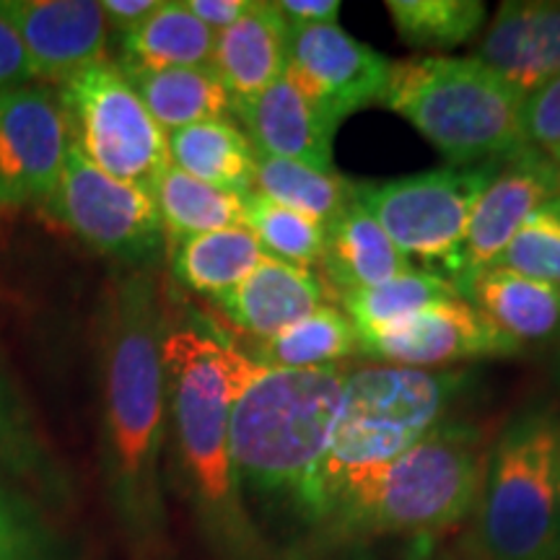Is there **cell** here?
Listing matches in <instances>:
<instances>
[{"label": "cell", "mask_w": 560, "mask_h": 560, "mask_svg": "<svg viewBox=\"0 0 560 560\" xmlns=\"http://www.w3.org/2000/svg\"><path fill=\"white\" fill-rule=\"evenodd\" d=\"M164 330L153 280L145 272L117 278L100 322L104 467L125 524L145 540L164 520L159 482L166 436Z\"/></svg>", "instance_id": "6da1fadb"}, {"label": "cell", "mask_w": 560, "mask_h": 560, "mask_svg": "<svg viewBox=\"0 0 560 560\" xmlns=\"http://www.w3.org/2000/svg\"><path fill=\"white\" fill-rule=\"evenodd\" d=\"M161 361L179 470L195 509L215 540L244 550L252 532L229 452V423L234 402L262 366L195 322L166 327Z\"/></svg>", "instance_id": "7a4b0ae2"}, {"label": "cell", "mask_w": 560, "mask_h": 560, "mask_svg": "<svg viewBox=\"0 0 560 560\" xmlns=\"http://www.w3.org/2000/svg\"><path fill=\"white\" fill-rule=\"evenodd\" d=\"M348 371L265 369L234 402L229 452L240 486L322 514L319 482Z\"/></svg>", "instance_id": "3957f363"}, {"label": "cell", "mask_w": 560, "mask_h": 560, "mask_svg": "<svg viewBox=\"0 0 560 560\" xmlns=\"http://www.w3.org/2000/svg\"><path fill=\"white\" fill-rule=\"evenodd\" d=\"M382 102L452 166L503 161L527 149L524 94L478 58L412 55L392 62Z\"/></svg>", "instance_id": "277c9868"}, {"label": "cell", "mask_w": 560, "mask_h": 560, "mask_svg": "<svg viewBox=\"0 0 560 560\" xmlns=\"http://www.w3.org/2000/svg\"><path fill=\"white\" fill-rule=\"evenodd\" d=\"M462 387L454 371L363 366L348 371L332 444L322 467V514L429 436Z\"/></svg>", "instance_id": "5b68a950"}, {"label": "cell", "mask_w": 560, "mask_h": 560, "mask_svg": "<svg viewBox=\"0 0 560 560\" xmlns=\"http://www.w3.org/2000/svg\"><path fill=\"white\" fill-rule=\"evenodd\" d=\"M488 452L472 425L439 423L382 472L350 490L332 514L374 535H441L478 503Z\"/></svg>", "instance_id": "8992f818"}, {"label": "cell", "mask_w": 560, "mask_h": 560, "mask_svg": "<svg viewBox=\"0 0 560 560\" xmlns=\"http://www.w3.org/2000/svg\"><path fill=\"white\" fill-rule=\"evenodd\" d=\"M488 560H560V412L532 408L490 446L478 495Z\"/></svg>", "instance_id": "52a82bcc"}, {"label": "cell", "mask_w": 560, "mask_h": 560, "mask_svg": "<svg viewBox=\"0 0 560 560\" xmlns=\"http://www.w3.org/2000/svg\"><path fill=\"white\" fill-rule=\"evenodd\" d=\"M499 164L446 166L382 185H355V200L410 262L457 283L472 210Z\"/></svg>", "instance_id": "ba28073f"}, {"label": "cell", "mask_w": 560, "mask_h": 560, "mask_svg": "<svg viewBox=\"0 0 560 560\" xmlns=\"http://www.w3.org/2000/svg\"><path fill=\"white\" fill-rule=\"evenodd\" d=\"M70 143L112 177L151 190L172 164L170 140L117 62L102 60L60 83Z\"/></svg>", "instance_id": "9c48e42d"}, {"label": "cell", "mask_w": 560, "mask_h": 560, "mask_svg": "<svg viewBox=\"0 0 560 560\" xmlns=\"http://www.w3.org/2000/svg\"><path fill=\"white\" fill-rule=\"evenodd\" d=\"M47 206L81 242L117 260H149L164 240L151 190L102 172L73 143Z\"/></svg>", "instance_id": "30bf717a"}, {"label": "cell", "mask_w": 560, "mask_h": 560, "mask_svg": "<svg viewBox=\"0 0 560 560\" xmlns=\"http://www.w3.org/2000/svg\"><path fill=\"white\" fill-rule=\"evenodd\" d=\"M70 149L52 89L24 83L0 91V206L50 200Z\"/></svg>", "instance_id": "8fae6325"}, {"label": "cell", "mask_w": 560, "mask_h": 560, "mask_svg": "<svg viewBox=\"0 0 560 560\" xmlns=\"http://www.w3.org/2000/svg\"><path fill=\"white\" fill-rule=\"evenodd\" d=\"M389 68L392 60L350 37L338 24L291 26L285 75L332 120L342 122L355 109L382 102Z\"/></svg>", "instance_id": "7c38bea8"}, {"label": "cell", "mask_w": 560, "mask_h": 560, "mask_svg": "<svg viewBox=\"0 0 560 560\" xmlns=\"http://www.w3.org/2000/svg\"><path fill=\"white\" fill-rule=\"evenodd\" d=\"M361 350L392 366L429 371L450 363L514 355L520 348L462 296L425 306L384 330L361 335Z\"/></svg>", "instance_id": "4fadbf2b"}, {"label": "cell", "mask_w": 560, "mask_h": 560, "mask_svg": "<svg viewBox=\"0 0 560 560\" xmlns=\"http://www.w3.org/2000/svg\"><path fill=\"white\" fill-rule=\"evenodd\" d=\"M0 16L24 47L30 81L66 83L107 60L109 21L94 0H0Z\"/></svg>", "instance_id": "5bb4252c"}, {"label": "cell", "mask_w": 560, "mask_h": 560, "mask_svg": "<svg viewBox=\"0 0 560 560\" xmlns=\"http://www.w3.org/2000/svg\"><path fill=\"white\" fill-rule=\"evenodd\" d=\"M558 195V166L542 153L527 145L514 156L503 159L472 210L465 249H462L459 278L454 283L457 291L459 283L499 260L522 223Z\"/></svg>", "instance_id": "9a60e30c"}, {"label": "cell", "mask_w": 560, "mask_h": 560, "mask_svg": "<svg viewBox=\"0 0 560 560\" xmlns=\"http://www.w3.org/2000/svg\"><path fill=\"white\" fill-rule=\"evenodd\" d=\"M524 96L560 75V3L509 0L482 34L478 55Z\"/></svg>", "instance_id": "2e32d148"}, {"label": "cell", "mask_w": 560, "mask_h": 560, "mask_svg": "<svg viewBox=\"0 0 560 560\" xmlns=\"http://www.w3.org/2000/svg\"><path fill=\"white\" fill-rule=\"evenodd\" d=\"M257 153L299 161L332 172V136L340 128L289 75L272 83L252 102L234 107Z\"/></svg>", "instance_id": "e0dca14e"}, {"label": "cell", "mask_w": 560, "mask_h": 560, "mask_svg": "<svg viewBox=\"0 0 560 560\" xmlns=\"http://www.w3.org/2000/svg\"><path fill=\"white\" fill-rule=\"evenodd\" d=\"M289 50L291 24L280 13L278 3L252 0L249 11L236 24L215 34L210 68L226 86L236 107L283 79L289 68Z\"/></svg>", "instance_id": "ac0fdd59"}, {"label": "cell", "mask_w": 560, "mask_h": 560, "mask_svg": "<svg viewBox=\"0 0 560 560\" xmlns=\"http://www.w3.org/2000/svg\"><path fill=\"white\" fill-rule=\"evenodd\" d=\"M213 301L242 332L262 342L317 312L325 289L310 268L265 257L236 289Z\"/></svg>", "instance_id": "d6986e66"}, {"label": "cell", "mask_w": 560, "mask_h": 560, "mask_svg": "<svg viewBox=\"0 0 560 560\" xmlns=\"http://www.w3.org/2000/svg\"><path fill=\"white\" fill-rule=\"evenodd\" d=\"M470 304L516 348L560 335V289L503 268H486L459 283Z\"/></svg>", "instance_id": "ffe728a7"}, {"label": "cell", "mask_w": 560, "mask_h": 560, "mask_svg": "<svg viewBox=\"0 0 560 560\" xmlns=\"http://www.w3.org/2000/svg\"><path fill=\"white\" fill-rule=\"evenodd\" d=\"M322 268L335 289L348 293L405 276L416 270V265L395 247L387 231L353 198L338 219L327 223Z\"/></svg>", "instance_id": "44dd1931"}, {"label": "cell", "mask_w": 560, "mask_h": 560, "mask_svg": "<svg viewBox=\"0 0 560 560\" xmlns=\"http://www.w3.org/2000/svg\"><path fill=\"white\" fill-rule=\"evenodd\" d=\"M120 70L166 136L190 125L229 120V112L234 109V102L213 68Z\"/></svg>", "instance_id": "7402d4cb"}, {"label": "cell", "mask_w": 560, "mask_h": 560, "mask_svg": "<svg viewBox=\"0 0 560 560\" xmlns=\"http://www.w3.org/2000/svg\"><path fill=\"white\" fill-rule=\"evenodd\" d=\"M215 32H210L185 0H161L143 24L122 34L120 68L166 70L210 68Z\"/></svg>", "instance_id": "603a6c76"}, {"label": "cell", "mask_w": 560, "mask_h": 560, "mask_svg": "<svg viewBox=\"0 0 560 560\" xmlns=\"http://www.w3.org/2000/svg\"><path fill=\"white\" fill-rule=\"evenodd\" d=\"M170 140L172 164L190 177L219 190L249 195L255 187L257 151L234 122L215 120L174 130Z\"/></svg>", "instance_id": "cb8c5ba5"}, {"label": "cell", "mask_w": 560, "mask_h": 560, "mask_svg": "<svg viewBox=\"0 0 560 560\" xmlns=\"http://www.w3.org/2000/svg\"><path fill=\"white\" fill-rule=\"evenodd\" d=\"M265 249L249 229L234 226L182 240L174 252V276L202 296L219 299L242 283L265 260Z\"/></svg>", "instance_id": "d4e9b609"}, {"label": "cell", "mask_w": 560, "mask_h": 560, "mask_svg": "<svg viewBox=\"0 0 560 560\" xmlns=\"http://www.w3.org/2000/svg\"><path fill=\"white\" fill-rule=\"evenodd\" d=\"M164 234L190 240L210 231L244 226L242 195L219 190L170 164L151 187Z\"/></svg>", "instance_id": "484cf974"}, {"label": "cell", "mask_w": 560, "mask_h": 560, "mask_svg": "<svg viewBox=\"0 0 560 560\" xmlns=\"http://www.w3.org/2000/svg\"><path fill=\"white\" fill-rule=\"evenodd\" d=\"M359 350V332H355L353 322L346 317V312L322 304L310 317L262 340L257 346V355L252 359L265 369L312 371L332 369L335 363L350 359Z\"/></svg>", "instance_id": "4316f807"}, {"label": "cell", "mask_w": 560, "mask_h": 560, "mask_svg": "<svg viewBox=\"0 0 560 560\" xmlns=\"http://www.w3.org/2000/svg\"><path fill=\"white\" fill-rule=\"evenodd\" d=\"M252 192H260L272 202H280L327 226L355 198V185L335 172H319L299 161L257 153Z\"/></svg>", "instance_id": "83f0119b"}, {"label": "cell", "mask_w": 560, "mask_h": 560, "mask_svg": "<svg viewBox=\"0 0 560 560\" xmlns=\"http://www.w3.org/2000/svg\"><path fill=\"white\" fill-rule=\"evenodd\" d=\"M457 296V285L450 278L416 268L405 276L384 280L380 285H371V289L340 293V301L342 312L353 322L361 338V335L397 325V322L408 319L410 314L425 310V306Z\"/></svg>", "instance_id": "f1b7e54d"}, {"label": "cell", "mask_w": 560, "mask_h": 560, "mask_svg": "<svg viewBox=\"0 0 560 560\" xmlns=\"http://www.w3.org/2000/svg\"><path fill=\"white\" fill-rule=\"evenodd\" d=\"M384 5L405 45L416 50H452L470 42L486 21L480 0H387Z\"/></svg>", "instance_id": "f546056e"}, {"label": "cell", "mask_w": 560, "mask_h": 560, "mask_svg": "<svg viewBox=\"0 0 560 560\" xmlns=\"http://www.w3.org/2000/svg\"><path fill=\"white\" fill-rule=\"evenodd\" d=\"M244 206V229L255 234L265 255L276 260L310 268L322 262L327 244L325 223L296 213V210L272 202L260 192H249L242 198Z\"/></svg>", "instance_id": "4dcf8cb0"}, {"label": "cell", "mask_w": 560, "mask_h": 560, "mask_svg": "<svg viewBox=\"0 0 560 560\" xmlns=\"http://www.w3.org/2000/svg\"><path fill=\"white\" fill-rule=\"evenodd\" d=\"M493 265L560 289V195L522 223Z\"/></svg>", "instance_id": "1f68e13d"}, {"label": "cell", "mask_w": 560, "mask_h": 560, "mask_svg": "<svg viewBox=\"0 0 560 560\" xmlns=\"http://www.w3.org/2000/svg\"><path fill=\"white\" fill-rule=\"evenodd\" d=\"M524 138L529 149L560 164V75L524 96Z\"/></svg>", "instance_id": "d6a6232c"}, {"label": "cell", "mask_w": 560, "mask_h": 560, "mask_svg": "<svg viewBox=\"0 0 560 560\" xmlns=\"http://www.w3.org/2000/svg\"><path fill=\"white\" fill-rule=\"evenodd\" d=\"M0 462L13 472H39L42 450L24 412L0 376Z\"/></svg>", "instance_id": "836d02e7"}, {"label": "cell", "mask_w": 560, "mask_h": 560, "mask_svg": "<svg viewBox=\"0 0 560 560\" xmlns=\"http://www.w3.org/2000/svg\"><path fill=\"white\" fill-rule=\"evenodd\" d=\"M42 540L30 516L0 490V560H39Z\"/></svg>", "instance_id": "e575fe53"}, {"label": "cell", "mask_w": 560, "mask_h": 560, "mask_svg": "<svg viewBox=\"0 0 560 560\" xmlns=\"http://www.w3.org/2000/svg\"><path fill=\"white\" fill-rule=\"evenodd\" d=\"M30 83V66H26L24 47L11 30V24L0 16V91Z\"/></svg>", "instance_id": "d590c367"}, {"label": "cell", "mask_w": 560, "mask_h": 560, "mask_svg": "<svg viewBox=\"0 0 560 560\" xmlns=\"http://www.w3.org/2000/svg\"><path fill=\"white\" fill-rule=\"evenodd\" d=\"M278 9L291 26H332L340 19L338 0H280Z\"/></svg>", "instance_id": "8d00e7d4"}, {"label": "cell", "mask_w": 560, "mask_h": 560, "mask_svg": "<svg viewBox=\"0 0 560 560\" xmlns=\"http://www.w3.org/2000/svg\"><path fill=\"white\" fill-rule=\"evenodd\" d=\"M185 3L210 32L221 34L249 11L252 0H185Z\"/></svg>", "instance_id": "74e56055"}, {"label": "cell", "mask_w": 560, "mask_h": 560, "mask_svg": "<svg viewBox=\"0 0 560 560\" xmlns=\"http://www.w3.org/2000/svg\"><path fill=\"white\" fill-rule=\"evenodd\" d=\"M159 3L161 0H104L102 9L112 30L120 32L122 37V34H128L143 24L159 9Z\"/></svg>", "instance_id": "f35d334b"}, {"label": "cell", "mask_w": 560, "mask_h": 560, "mask_svg": "<svg viewBox=\"0 0 560 560\" xmlns=\"http://www.w3.org/2000/svg\"><path fill=\"white\" fill-rule=\"evenodd\" d=\"M556 380L560 384V350H558V355H556Z\"/></svg>", "instance_id": "ab89813d"}, {"label": "cell", "mask_w": 560, "mask_h": 560, "mask_svg": "<svg viewBox=\"0 0 560 560\" xmlns=\"http://www.w3.org/2000/svg\"><path fill=\"white\" fill-rule=\"evenodd\" d=\"M558 187H560V164H558Z\"/></svg>", "instance_id": "60d3db41"}]
</instances>
